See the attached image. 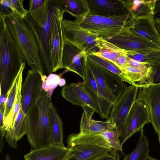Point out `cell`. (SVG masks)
<instances>
[{"mask_svg":"<svg viewBox=\"0 0 160 160\" xmlns=\"http://www.w3.org/2000/svg\"><path fill=\"white\" fill-rule=\"evenodd\" d=\"M65 12L58 0H46L36 10L28 11L24 19L31 28L36 39L45 73L51 74L50 59L52 33L56 19Z\"/></svg>","mask_w":160,"mask_h":160,"instance_id":"obj_1","label":"cell"},{"mask_svg":"<svg viewBox=\"0 0 160 160\" xmlns=\"http://www.w3.org/2000/svg\"><path fill=\"white\" fill-rule=\"evenodd\" d=\"M26 59L6 25L0 12V93L6 95Z\"/></svg>","mask_w":160,"mask_h":160,"instance_id":"obj_2","label":"cell"},{"mask_svg":"<svg viewBox=\"0 0 160 160\" xmlns=\"http://www.w3.org/2000/svg\"><path fill=\"white\" fill-rule=\"evenodd\" d=\"M51 98L41 88L34 105L27 113L26 135L33 149L52 143L51 136Z\"/></svg>","mask_w":160,"mask_h":160,"instance_id":"obj_3","label":"cell"},{"mask_svg":"<svg viewBox=\"0 0 160 160\" xmlns=\"http://www.w3.org/2000/svg\"><path fill=\"white\" fill-rule=\"evenodd\" d=\"M5 21L28 64L41 77L45 75L38 44L31 27L23 18L15 13L5 17Z\"/></svg>","mask_w":160,"mask_h":160,"instance_id":"obj_4","label":"cell"},{"mask_svg":"<svg viewBox=\"0 0 160 160\" xmlns=\"http://www.w3.org/2000/svg\"><path fill=\"white\" fill-rule=\"evenodd\" d=\"M62 96L73 104L82 107L89 106L103 118H107L113 105L88 91L83 82L71 83L64 86Z\"/></svg>","mask_w":160,"mask_h":160,"instance_id":"obj_5","label":"cell"},{"mask_svg":"<svg viewBox=\"0 0 160 160\" xmlns=\"http://www.w3.org/2000/svg\"><path fill=\"white\" fill-rule=\"evenodd\" d=\"M74 21L91 33L106 40L117 35L131 22L120 18L94 15L89 13L82 18Z\"/></svg>","mask_w":160,"mask_h":160,"instance_id":"obj_6","label":"cell"},{"mask_svg":"<svg viewBox=\"0 0 160 160\" xmlns=\"http://www.w3.org/2000/svg\"><path fill=\"white\" fill-rule=\"evenodd\" d=\"M118 48L129 51L132 56L160 52V45L124 27L117 35L106 40Z\"/></svg>","mask_w":160,"mask_h":160,"instance_id":"obj_7","label":"cell"},{"mask_svg":"<svg viewBox=\"0 0 160 160\" xmlns=\"http://www.w3.org/2000/svg\"><path fill=\"white\" fill-rule=\"evenodd\" d=\"M62 28L64 41L81 50H85L87 56L99 50L96 42L98 37L82 28L75 21L63 19Z\"/></svg>","mask_w":160,"mask_h":160,"instance_id":"obj_8","label":"cell"},{"mask_svg":"<svg viewBox=\"0 0 160 160\" xmlns=\"http://www.w3.org/2000/svg\"><path fill=\"white\" fill-rule=\"evenodd\" d=\"M138 88L130 85L125 88L121 96L113 105L106 120L115 123L116 129L120 138L130 111L136 100Z\"/></svg>","mask_w":160,"mask_h":160,"instance_id":"obj_9","label":"cell"},{"mask_svg":"<svg viewBox=\"0 0 160 160\" xmlns=\"http://www.w3.org/2000/svg\"><path fill=\"white\" fill-rule=\"evenodd\" d=\"M89 13L92 15L126 19L131 21L134 16L125 0H85Z\"/></svg>","mask_w":160,"mask_h":160,"instance_id":"obj_10","label":"cell"},{"mask_svg":"<svg viewBox=\"0 0 160 160\" xmlns=\"http://www.w3.org/2000/svg\"><path fill=\"white\" fill-rule=\"evenodd\" d=\"M149 110L142 101L136 100L132 105L126 120L122 136V146L136 132L140 131L145 124L151 122Z\"/></svg>","mask_w":160,"mask_h":160,"instance_id":"obj_11","label":"cell"},{"mask_svg":"<svg viewBox=\"0 0 160 160\" xmlns=\"http://www.w3.org/2000/svg\"><path fill=\"white\" fill-rule=\"evenodd\" d=\"M136 100L143 101L148 106L151 123L159 137L160 135V84L138 88Z\"/></svg>","mask_w":160,"mask_h":160,"instance_id":"obj_12","label":"cell"},{"mask_svg":"<svg viewBox=\"0 0 160 160\" xmlns=\"http://www.w3.org/2000/svg\"><path fill=\"white\" fill-rule=\"evenodd\" d=\"M87 52L72 44L64 42L62 62L63 68L78 74L84 79L86 70Z\"/></svg>","mask_w":160,"mask_h":160,"instance_id":"obj_13","label":"cell"},{"mask_svg":"<svg viewBox=\"0 0 160 160\" xmlns=\"http://www.w3.org/2000/svg\"><path fill=\"white\" fill-rule=\"evenodd\" d=\"M42 83L41 76L38 73L32 69L28 70L21 89L22 108L26 115L36 102Z\"/></svg>","mask_w":160,"mask_h":160,"instance_id":"obj_14","label":"cell"},{"mask_svg":"<svg viewBox=\"0 0 160 160\" xmlns=\"http://www.w3.org/2000/svg\"><path fill=\"white\" fill-rule=\"evenodd\" d=\"M63 16L57 18L54 22L51 40L50 59L52 73L63 68L62 57L64 43L62 28Z\"/></svg>","mask_w":160,"mask_h":160,"instance_id":"obj_15","label":"cell"},{"mask_svg":"<svg viewBox=\"0 0 160 160\" xmlns=\"http://www.w3.org/2000/svg\"><path fill=\"white\" fill-rule=\"evenodd\" d=\"M72 155L69 148L52 143L31 150L24 156L25 160H67Z\"/></svg>","mask_w":160,"mask_h":160,"instance_id":"obj_16","label":"cell"},{"mask_svg":"<svg viewBox=\"0 0 160 160\" xmlns=\"http://www.w3.org/2000/svg\"><path fill=\"white\" fill-rule=\"evenodd\" d=\"M122 73L119 76L124 82L138 88L152 85L151 67L137 68L130 66L118 67Z\"/></svg>","mask_w":160,"mask_h":160,"instance_id":"obj_17","label":"cell"},{"mask_svg":"<svg viewBox=\"0 0 160 160\" xmlns=\"http://www.w3.org/2000/svg\"><path fill=\"white\" fill-rule=\"evenodd\" d=\"M154 19L153 15L134 18L126 26L131 31L160 45V36Z\"/></svg>","mask_w":160,"mask_h":160,"instance_id":"obj_18","label":"cell"},{"mask_svg":"<svg viewBox=\"0 0 160 160\" xmlns=\"http://www.w3.org/2000/svg\"><path fill=\"white\" fill-rule=\"evenodd\" d=\"M82 108L84 112L80 123V133H101L106 130L110 131L116 129L115 124L112 121L106 120L105 122H102L93 119L92 116L95 112L91 107L84 106Z\"/></svg>","mask_w":160,"mask_h":160,"instance_id":"obj_19","label":"cell"},{"mask_svg":"<svg viewBox=\"0 0 160 160\" xmlns=\"http://www.w3.org/2000/svg\"><path fill=\"white\" fill-rule=\"evenodd\" d=\"M86 64L95 79L98 96L113 105L117 99L107 85L103 68L92 62L87 57Z\"/></svg>","mask_w":160,"mask_h":160,"instance_id":"obj_20","label":"cell"},{"mask_svg":"<svg viewBox=\"0 0 160 160\" xmlns=\"http://www.w3.org/2000/svg\"><path fill=\"white\" fill-rule=\"evenodd\" d=\"M72 155L67 160H95L113 149L89 145H79L69 148Z\"/></svg>","mask_w":160,"mask_h":160,"instance_id":"obj_21","label":"cell"},{"mask_svg":"<svg viewBox=\"0 0 160 160\" xmlns=\"http://www.w3.org/2000/svg\"><path fill=\"white\" fill-rule=\"evenodd\" d=\"M96 42L99 50L92 54L108 60L114 65L121 56L123 54L132 56L131 52L121 49L103 38H97Z\"/></svg>","mask_w":160,"mask_h":160,"instance_id":"obj_22","label":"cell"},{"mask_svg":"<svg viewBox=\"0 0 160 160\" xmlns=\"http://www.w3.org/2000/svg\"><path fill=\"white\" fill-rule=\"evenodd\" d=\"M27 130V116L23 112L21 106L12 129L6 132L4 137L9 146L12 148H15L17 147L18 141L25 134H26Z\"/></svg>","mask_w":160,"mask_h":160,"instance_id":"obj_23","label":"cell"},{"mask_svg":"<svg viewBox=\"0 0 160 160\" xmlns=\"http://www.w3.org/2000/svg\"><path fill=\"white\" fill-rule=\"evenodd\" d=\"M67 147L79 145H89L112 148L109 144L103 138L101 133H89L82 134L72 133L67 140Z\"/></svg>","mask_w":160,"mask_h":160,"instance_id":"obj_24","label":"cell"},{"mask_svg":"<svg viewBox=\"0 0 160 160\" xmlns=\"http://www.w3.org/2000/svg\"><path fill=\"white\" fill-rule=\"evenodd\" d=\"M126 4L133 14L134 18L154 15L157 0H125Z\"/></svg>","mask_w":160,"mask_h":160,"instance_id":"obj_25","label":"cell"},{"mask_svg":"<svg viewBox=\"0 0 160 160\" xmlns=\"http://www.w3.org/2000/svg\"><path fill=\"white\" fill-rule=\"evenodd\" d=\"M65 12L69 13L76 19L82 18L89 13L85 0H58Z\"/></svg>","mask_w":160,"mask_h":160,"instance_id":"obj_26","label":"cell"},{"mask_svg":"<svg viewBox=\"0 0 160 160\" xmlns=\"http://www.w3.org/2000/svg\"><path fill=\"white\" fill-rule=\"evenodd\" d=\"M25 63H24L22 65L19 72L6 94V100L3 114V120L8 115L12 108L19 88L22 84V73L25 68Z\"/></svg>","mask_w":160,"mask_h":160,"instance_id":"obj_27","label":"cell"},{"mask_svg":"<svg viewBox=\"0 0 160 160\" xmlns=\"http://www.w3.org/2000/svg\"><path fill=\"white\" fill-rule=\"evenodd\" d=\"M52 119L51 136L52 143L64 146L63 142V123L55 107L52 104L51 107Z\"/></svg>","mask_w":160,"mask_h":160,"instance_id":"obj_28","label":"cell"},{"mask_svg":"<svg viewBox=\"0 0 160 160\" xmlns=\"http://www.w3.org/2000/svg\"><path fill=\"white\" fill-rule=\"evenodd\" d=\"M103 70L107 85L117 100L127 86L118 75L104 68Z\"/></svg>","mask_w":160,"mask_h":160,"instance_id":"obj_29","label":"cell"},{"mask_svg":"<svg viewBox=\"0 0 160 160\" xmlns=\"http://www.w3.org/2000/svg\"><path fill=\"white\" fill-rule=\"evenodd\" d=\"M140 138L135 149L125 156L123 160H147L149 157V144L147 138L141 130Z\"/></svg>","mask_w":160,"mask_h":160,"instance_id":"obj_30","label":"cell"},{"mask_svg":"<svg viewBox=\"0 0 160 160\" xmlns=\"http://www.w3.org/2000/svg\"><path fill=\"white\" fill-rule=\"evenodd\" d=\"M22 84L20 86L19 88L15 102L12 108L8 115L4 120L3 129L6 132L9 131L12 129L17 115L21 107Z\"/></svg>","mask_w":160,"mask_h":160,"instance_id":"obj_31","label":"cell"},{"mask_svg":"<svg viewBox=\"0 0 160 160\" xmlns=\"http://www.w3.org/2000/svg\"><path fill=\"white\" fill-rule=\"evenodd\" d=\"M42 77V88L46 92L48 97L51 98L54 89L59 84L60 79L59 75L51 73L48 77L45 75Z\"/></svg>","mask_w":160,"mask_h":160,"instance_id":"obj_32","label":"cell"},{"mask_svg":"<svg viewBox=\"0 0 160 160\" xmlns=\"http://www.w3.org/2000/svg\"><path fill=\"white\" fill-rule=\"evenodd\" d=\"M101 134L112 148L120 151L122 154H125L122 150L120 137L116 129L110 131L106 130L102 132Z\"/></svg>","mask_w":160,"mask_h":160,"instance_id":"obj_33","label":"cell"},{"mask_svg":"<svg viewBox=\"0 0 160 160\" xmlns=\"http://www.w3.org/2000/svg\"><path fill=\"white\" fill-rule=\"evenodd\" d=\"M90 60L102 68L119 76L122 72L114 64L108 60L102 59L93 54L87 56Z\"/></svg>","mask_w":160,"mask_h":160,"instance_id":"obj_34","label":"cell"},{"mask_svg":"<svg viewBox=\"0 0 160 160\" xmlns=\"http://www.w3.org/2000/svg\"><path fill=\"white\" fill-rule=\"evenodd\" d=\"M84 87L93 94L98 96L96 82L94 76L87 65L85 77L83 82Z\"/></svg>","mask_w":160,"mask_h":160,"instance_id":"obj_35","label":"cell"},{"mask_svg":"<svg viewBox=\"0 0 160 160\" xmlns=\"http://www.w3.org/2000/svg\"><path fill=\"white\" fill-rule=\"evenodd\" d=\"M145 61L152 68V85L160 84V60L153 58Z\"/></svg>","mask_w":160,"mask_h":160,"instance_id":"obj_36","label":"cell"},{"mask_svg":"<svg viewBox=\"0 0 160 160\" xmlns=\"http://www.w3.org/2000/svg\"><path fill=\"white\" fill-rule=\"evenodd\" d=\"M0 12L5 17L13 13L17 14L10 0H0Z\"/></svg>","mask_w":160,"mask_h":160,"instance_id":"obj_37","label":"cell"},{"mask_svg":"<svg viewBox=\"0 0 160 160\" xmlns=\"http://www.w3.org/2000/svg\"><path fill=\"white\" fill-rule=\"evenodd\" d=\"M17 15L24 19L28 10L25 9L23 6L24 0H10Z\"/></svg>","mask_w":160,"mask_h":160,"instance_id":"obj_38","label":"cell"},{"mask_svg":"<svg viewBox=\"0 0 160 160\" xmlns=\"http://www.w3.org/2000/svg\"><path fill=\"white\" fill-rule=\"evenodd\" d=\"M127 63L124 66H130L137 68H144L149 66V63L147 61H137L130 58L129 56L127 57Z\"/></svg>","mask_w":160,"mask_h":160,"instance_id":"obj_39","label":"cell"},{"mask_svg":"<svg viewBox=\"0 0 160 160\" xmlns=\"http://www.w3.org/2000/svg\"><path fill=\"white\" fill-rule=\"evenodd\" d=\"M118 151L113 149L105 155L95 160H119V156Z\"/></svg>","mask_w":160,"mask_h":160,"instance_id":"obj_40","label":"cell"},{"mask_svg":"<svg viewBox=\"0 0 160 160\" xmlns=\"http://www.w3.org/2000/svg\"><path fill=\"white\" fill-rule=\"evenodd\" d=\"M46 0H31L29 2V11L36 10L42 6L45 2Z\"/></svg>","mask_w":160,"mask_h":160,"instance_id":"obj_41","label":"cell"},{"mask_svg":"<svg viewBox=\"0 0 160 160\" xmlns=\"http://www.w3.org/2000/svg\"><path fill=\"white\" fill-rule=\"evenodd\" d=\"M128 56L127 54H123L121 56L117 59L115 65L118 67L125 65L127 63Z\"/></svg>","mask_w":160,"mask_h":160,"instance_id":"obj_42","label":"cell"},{"mask_svg":"<svg viewBox=\"0 0 160 160\" xmlns=\"http://www.w3.org/2000/svg\"><path fill=\"white\" fill-rule=\"evenodd\" d=\"M142 55L146 60L155 58L160 60V52L151 53Z\"/></svg>","mask_w":160,"mask_h":160,"instance_id":"obj_43","label":"cell"},{"mask_svg":"<svg viewBox=\"0 0 160 160\" xmlns=\"http://www.w3.org/2000/svg\"><path fill=\"white\" fill-rule=\"evenodd\" d=\"M6 100V95L0 93V111L3 114L5 104Z\"/></svg>","mask_w":160,"mask_h":160,"instance_id":"obj_44","label":"cell"},{"mask_svg":"<svg viewBox=\"0 0 160 160\" xmlns=\"http://www.w3.org/2000/svg\"><path fill=\"white\" fill-rule=\"evenodd\" d=\"M154 23L160 36V18H156L154 19Z\"/></svg>","mask_w":160,"mask_h":160,"instance_id":"obj_45","label":"cell"},{"mask_svg":"<svg viewBox=\"0 0 160 160\" xmlns=\"http://www.w3.org/2000/svg\"><path fill=\"white\" fill-rule=\"evenodd\" d=\"M66 83V82L65 79L63 78H61L58 85L60 87H62L65 85Z\"/></svg>","mask_w":160,"mask_h":160,"instance_id":"obj_46","label":"cell"},{"mask_svg":"<svg viewBox=\"0 0 160 160\" xmlns=\"http://www.w3.org/2000/svg\"><path fill=\"white\" fill-rule=\"evenodd\" d=\"M5 160H11L10 157L8 154L6 155L5 157Z\"/></svg>","mask_w":160,"mask_h":160,"instance_id":"obj_47","label":"cell"},{"mask_svg":"<svg viewBox=\"0 0 160 160\" xmlns=\"http://www.w3.org/2000/svg\"><path fill=\"white\" fill-rule=\"evenodd\" d=\"M147 160H158L155 158L149 157Z\"/></svg>","mask_w":160,"mask_h":160,"instance_id":"obj_48","label":"cell"},{"mask_svg":"<svg viewBox=\"0 0 160 160\" xmlns=\"http://www.w3.org/2000/svg\"><path fill=\"white\" fill-rule=\"evenodd\" d=\"M158 137V139H159V143L160 146V135L159 137Z\"/></svg>","mask_w":160,"mask_h":160,"instance_id":"obj_49","label":"cell"}]
</instances>
